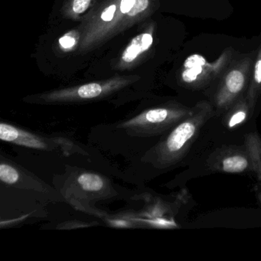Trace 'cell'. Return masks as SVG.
Here are the masks:
<instances>
[{
    "mask_svg": "<svg viewBox=\"0 0 261 261\" xmlns=\"http://www.w3.org/2000/svg\"><path fill=\"white\" fill-rule=\"evenodd\" d=\"M211 169L227 173L251 172L261 180V138L256 133L247 134L242 146H223L207 161Z\"/></svg>",
    "mask_w": 261,
    "mask_h": 261,
    "instance_id": "7a4b0ae2",
    "label": "cell"
},
{
    "mask_svg": "<svg viewBox=\"0 0 261 261\" xmlns=\"http://www.w3.org/2000/svg\"><path fill=\"white\" fill-rule=\"evenodd\" d=\"M21 178L19 169L7 162L1 161L0 163V179L7 185L17 184Z\"/></svg>",
    "mask_w": 261,
    "mask_h": 261,
    "instance_id": "7c38bea8",
    "label": "cell"
},
{
    "mask_svg": "<svg viewBox=\"0 0 261 261\" xmlns=\"http://www.w3.org/2000/svg\"><path fill=\"white\" fill-rule=\"evenodd\" d=\"M152 42L153 37L151 33H143L136 36L122 54V62L124 63L134 62L140 55L143 54L150 48Z\"/></svg>",
    "mask_w": 261,
    "mask_h": 261,
    "instance_id": "9c48e42d",
    "label": "cell"
},
{
    "mask_svg": "<svg viewBox=\"0 0 261 261\" xmlns=\"http://www.w3.org/2000/svg\"><path fill=\"white\" fill-rule=\"evenodd\" d=\"M116 10H117L116 5H111L108 7V8L105 9L102 13L101 16H100L102 20L105 21V22H111L114 18Z\"/></svg>",
    "mask_w": 261,
    "mask_h": 261,
    "instance_id": "2e32d148",
    "label": "cell"
},
{
    "mask_svg": "<svg viewBox=\"0 0 261 261\" xmlns=\"http://www.w3.org/2000/svg\"><path fill=\"white\" fill-rule=\"evenodd\" d=\"M261 95V45H259L257 53L253 64L251 75L249 82L246 97L253 107L256 106L258 98Z\"/></svg>",
    "mask_w": 261,
    "mask_h": 261,
    "instance_id": "30bf717a",
    "label": "cell"
},
{
    "mask_svg": "<svg viewBox=\"0 0 261 261\" xmlns=\"http://www.w3.org/2000/svg\"><path fill=\"white\" fill-rule=\"evenodd\" d=\"M91 0H74L72 5L73 12L76 14H81L86 11L89 7Z\"/></svg>",
    "mask_w": 261,
    "mask_h": 261,
    "instance_id": "5bb4252c",
    "label": "cell"
},
{
    "mask_svg": "<svg viewBox=\"0 0 261 261\" xmlns=\"http://www.w3.org/2000/svg\"><path fill=\"white\" fill-rule=\"evenodd\" d=\"M149 4V0H136L134 7L128 13V15L129 16H135L136 15L141 13L142 12L145 11L148 8Z\"/></svg>",
    "mask_w": 261,
    "mask_h": 261,
    "instance_id": "4fadbf2b",
    "label": "cell"
},
{
    "mask_svg": "<svg viewBox=\"0 0 261 261\" xmlns=\"http://www.w3.org/2000/svg\"><path fill=\"white\" fill-rule=\"evenodd\" d=\"M192 108L180 103H169L146 110L118 125L129 135L149 137L164 134L190 115Z\"/></svg>",
    "mask_w": 261,
    "mask_h": 261,
    "instance_id": "3957f363",
    "label": "cell"
},
{
    "mask_svg": "<svg viewBox=\"0 0 261 261\" xmlns=\"http://www.w3.org/2000/svg\"><path fill=\"white\" fill-rule=\"evenodd\" d=\"M0 139L7 143L41 150H50L58 144L56 140L44 138L4 122L0 124Z\"/></svg>",
    "mask_w": 261,
    "mask_h": 261,
    "instance_id": "52a82bcc",
    "label": "cell"
},
{
    "mask_svg": "<svg viewBox=\"0 0 261 261\" xmlns=\"http://www.w3.org/2000/svg\"><path fill=\"white\" fill-rule=\"evenodd\" d=\"M136 0H121L120 3V11L123 14H126L129 13L133 7H134V4H135Z\"/></svg>",
    "mask_w": 261,
    "mask_h": 261,
    "instance_id": "e0dca14e",
    "label": "cell"
},
{
    "mask_svg": "<svg viewBox=\"0 0 261 261\" xmlns=\"http://www.w3.org/2000/svg\"><path fill=\"white\" fill-rule=\"evenodd\" d=\"M255 107L251 105L246 96H241L227 111L224 123L227 129H231L241 126L251 117Z\"/></svg>",
    "mask_w": 261,
    "mask_h": 261,
    "instance_id": "ba28073f",
    "label": "cell"
},
{
    "mask_svg": "<svg viewBox=\"0 0 261 261\" xmlns=\"http://www.w3.org/2000/svg\"><path fill=\"white\" fill-rule=\"evenodd\" d=\"M252 65L251 57L246 56L226 70L215 96V105L220 113L226 112L242 96L250 82Z\"/></svg>",
    "mask_w": 261,
    "mask_h": 261,
    "instance_id": "277c9868",
    "label": "cell"
},
{
    "mask_svg": "<svg viewBox=\"0 0 261 261\" xmlns=\"http://www.w3.org/2000/svg\"><path fill=\"white\" fill-rule=\"evenodd\" d=\"M59 43H60L62 48H65V49H69V48H72L75 45L76 40L72 36L66 35V36H63L59 39Z\"/></svg>",
    "mask_w": 261,
    "mask_h": 261,
    "instance_id": "9a60e30c",
    "label": "cell"
},
{
    "mask_svg": "<svg viewBox=\"0 0 261 261\" xmlns=\"http://www.w3.org/2000/svg\"><path fill=\"white\" fill-rule=\"evenodd\" d=\"M215 110L207 101L198 102L190 115L171 129L148 152V161L157 169H164L179 163L189 152L204 124L213 117Z\"/></svg>",
    "mask_w": 261,
    "mask_h": 261,
    "instance_id": "6da1fadb",
    "label": "cell"
},
{
    "mask_svg": "<svg viewBox=\"0 0 261 261\" xmlns=\"http://www.w3.org/2000/svg\"><path fill=\"white\" fill-rule=\"evenodd\" d=\"M77 183L82 190L88 192H100L106 188L105 178L94 172L80 174L77 176Z\"/></svg>",
    "mask_w": 261,
    "mask_h": 261,
    "instance_id": "8fae6325",
    "label": "cell"
},
{
    "mask_svg": "<svg viewBox=\"0 0 261 261\" xmlns=\"http://www.w3.org/2000/svg\"><path fill=\"white\" fill-rule=\"evenodd\" d=\"M120 87V84L90 83L76 88L55 91L42 96V100L48 103H63L94 100L109 94Z\"/></svg>",
    "mask_w": 261,
    "mask_h": 261,
    "instance_id": "8992f818",
    "label": "cell"
},
{
    "mask_svg": "<svg viewBox=\"0 0 261 261\" xmlns=\"http://www.w3.org/2000/svg\"><path fill=\"white\" fill-rule=\"evenodd\" d=\"M231 58V50H226L214 62H207L200 55H192L185 61L181 73V80L190 88L206 86L227 68Z\"/></svg>",
    "mask_w": 261,
    "mask_h": 261,
    "instance_id": "5b68a950",
    "label": "cell"
},
{
    "mask_svg": "<svg viewBox=\"0 0 261 261\" xmlns=\"http://www.w3.org/2000/svg\"><path fill=\"white\" fill-rule=\"evenodd\" d=\"M258 196H259V201L261 202V191H259V194H258Z\"/></svg>",
    "mask_w": 261,
    "mask_h": 261,
    "instance_id": "ac0fdd59",
    "label": "cell"
}]
</instances>
